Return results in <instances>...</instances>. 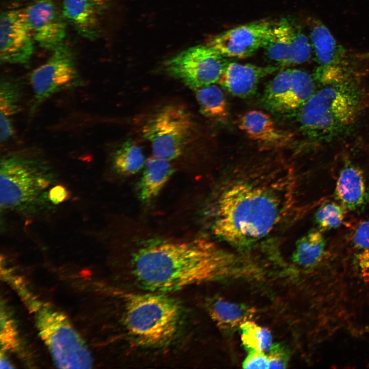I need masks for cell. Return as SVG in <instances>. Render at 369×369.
<instances>
[{
  "label": "cell",
  "mask_w": 369,
  "mask_h": 369,
  "mask_svg": "<svg viewBox=\"0 0 369 369\" xmlns=\"http://www.w3.org/2000/svg\"><path fill=\"white\" fill-rule=\"evenodd\" d=\"M326 241L320 230H313L297 242L293 254V261L298 266L311 268L322 260Z\"/></svg>",
  "instance_id": "24"
},
{
  "label": "cell",
  "mask_w": 369,
  "mask_h": 369,
  "mask_svg": "<svg viewBox=\"0 0 369 369\" xmlns=\"http://www.w3.org/2000/svg\"><path fill=\"white\" fill-rule=\"evenodd\" d=\"M202 238L147 242L134 254L132 273L144 289L156 293L228 277L249 275L251 266Z\"/></svg>",
  "instance_id": "2"
},
{
  "label": "cell",
  "mask_w": 369,
  "mask_h": 369,
  "mask_svg": "<svg viewBox=\"0 0 369 369\" xmlns=\"http://www.w3.org/2000/svg\"><path fill=\"white\" fill-rule=\"evenodd\" d=\"M361 95L358 86L350 78L322 85L298 110L301 130L318 140L333 139L355 121Z\"/></svg>",
  "instance_id": "3"
},
{
  "label": "cell",
  "mask_w": 369,
  "mask_h": 369,
  "mask_svg": "<svg viewBox=\"0 0 369 369\" xmlns=\"http://www.w3.org/2000/svg\"><path fill=\"white\" fill-rule=\"evenodd\" d=\"M170 161L152 156L144 167L139 184V197L144 202H149L160 192L173 173Z\"/></svg>",
  "instance_id": "22"
},
{
  "label": "cell",
  "mask_w": 369,
  "mask_h": 369,
  "mask_svg": "<svg viewBox=\"0 0 369 369\" xmlns=\"http://www.w3.org/2000/svg\"><path fill=\"white\" fill-rule=\"evenodd\" d=\"M305 22L317 63L315 79L323 85L350 78L363 54L342 45L319 19L308 17Z\"/></svg>",
  "instance_id": "7"
},
{
  "label": "cell",
  "mask_w": 369,
  "mask_h": 369,
  "mask_svg": "<svg viewBox=\"0 0 369 369\" xmlns=\"http://www.w3.org/2000/svg\"><path fill=\"white\" fill-rule=\"evenodd\" d=\"M0 341L1 352L14 351L19 345L17 332L13 320L1 307Z\"/></svg>",
  "instance_id": "29"
},
{
  "label": "cell",
  "mask_w": 369,
  "mask_h": 369,
  "mask_svg": "<svg viewBox=\"0 0 369 369\" xmlns=\"http://www.w3.org/2000/svg\"><path fill=\"white\" fill-rule=\"evenodd\" d=\"M202 114L209 119L225 122L229 116L228 104L222 90L214 84L194 90Z\"/></svg>",
  "instance_id": "23"
},
{
  "label": "cell",
  "mask_w": 369,
  "mask_h": 369,
  "mask_svg": "<svg viewBox=\"0 0 369 369\" xmlns=\"http://www.w3.org/2000/svg\"><path fill=\"white\" fill-rule=\"evenodd\" d=\"M19 82L12 78H2L0 83V138L6 142L13 136V119L20 111L22 92Z\"/></svg>",
  "instance_id": "21"
},
{
  "label": "cell",
  "mask_w": 369,
  "mask_h": 369,
  "mask_svg": "<svg viewBox=\"0 0 369 369\" xmlns=\"http://www.w3.org/2000/svg\"><path fill=\"white\" fill-rule=\"evenodd\" d=\"M228 63L225 57L207 45L189 48L172 56L166 61L164 69L194 90L218 82Z\"/></svg>",
  "instance_id": "9"
},
{
  "label": "cell",
  "mask_w": 369,
  "mask_h": 369,
  "mask_svg": "<svg viewBox=\"0 0 369 369\" xmlns=\"http://www.w3.org/2000/svg\"><path fill=\"white\" fill-rule=\"evenodd\" d=\"M239 329L242 344L248 351L257 350L265 352L272 347V335L267 328L248 320L242 323Z\"/></svg>",
  "instance_id": "26"
},
{
  "label": "cell",
  "mask_w": 369,
  "mask_h": 369,
  "mask_svg": "<svg viewBox=\"0 0 369 369\" xmlns=\"http://www.w3.org/2000/svg\"><path fill=\"white\" fill-rule=\"evenodd\" d=\"M206 307L213 321L224 331L239 328L242 323L250 320L256 313L253 307L232 302L219 297L208 299Z\"/></svg>",
  "instance_id": "20"
},
{
  "label": "cell",
  "mask_w": 369,
  "mask_h": 369,
  "mask_svg": "<svg viewBox=\"0 0 369 369\" xmlns=\"http://www.w3.org/2000/svg\"><path fill=\"white\" fill-rule=\"evenodd\" d=\"M107 0H63L62 14L83 37L94 39Z\"/></svg>",
  "instance_id": "17"
},
{
  "label": "cell",
  "mask_w": 369,
  "mask_h": 369,
  "mask_svg": "<svg viewBox=\"0 0 369 369\" xmlns=\"http://www.w3.org/2000/svg\"><path fill=\"white\" fill-rule=\"evenodd\" d=\"M277 66L228 63L218 83L233 96L245 98L255 93L261 80L278 69Z\"/></svg>",
  "instance_id": "16"
},
{
  "label": "cell",
  "mask_w": 369,
  "mask_h": 369,
  "mask_svg": "<svg viewBox=\"0 0 369 369\" xmlns=\"http://www.w3.org/2000/svg\"><path fill=\"white\" fill-rule=\"evenodd\" d=\"M238 126L251 139L271 146H283L292 136L291 133L277 127L269 114L260 110L244 113L238 119Z\"/></svg>",
  "instance_id": "19"
},
{
  "label": "cell",
  "mask_w": 369,
  "mask_h": 369,
  "mask_svg": "<svg viewBox=\"0 0 369 369\" xmlns=\"http://www.w3.org/2000/svg\"><path fill=\"white\" fill-rule=\"evenodd\" d=\"M0 365L1 368H12L11 364L9 361L8 359L5 356L4 353L1 352V360Z\"/></svg>",
  "instance_id": "33"
},
{
  "label": "cell",
  "mask_w": 369,
  "mask_h": 369,
  "mask_svg": "<svg viewBox=\"0 0 369 369\" xmlns=\"http://www.w3.org/2000/svg\"><path fill=\"white\" fill-rule=\"evenodd\" d=\"M67 192L62 186H56L49 191V197L50 201L55 204L61 202L67 197Z\"/></svg>",
  "instance_id": "32"
},
{
  "label": "cell",
  "mask_w": 369,
  "mask_h": 369,
  "mask_svg": "<svg viewBox=\"0 0 369 369\" xmlns=\"http://www.w3.org/2000/svg\"><path fill=\"white\" fill-rule=\"evenodd\" d=\"M122 321L127 332L143 346L167 344L179 328L181 311L177 302L160 293L122 294Z\"/></svg>",
  "instance_id": "4"
},
{
  "label": "cell",
  "mask_w": 369,
  "mask_h": 369,
  "mask_svg": "<svg viewBox=\"0 0 369 369\" xmlns=\"http://www.w3.org/2000/svg\"><path fill=\"white\" fill-rule=\"evenodd\" d=\"M337 200L345 209L357 211L369 201L364 176L360 168L346 163L339 173L335 190Z\"/></svg>",
  "instance_id": "18"
},
{
  "label": "cell",
  "mask_w": 369,
  "mask_h": 369,
  "mask_svg": "<svg viewBox=\"0 0 369 369\" xmlns=\"http://www.w3.org/2000/svg\"><path fill=\"white\" fill-rule=\"evenodd\" d=\"M0 58L3 64L27 65L34 51V39L24 10L1 13Z\"/></svg>",
  "instance_id": "13"
},
{
  "label": "cell",
  "mask_w": 369,
  "mask_h": 369,
  "mask_svg": "<svg viewBox=\"0 0 369 369\" xmlns=\"http://www.w3.org/2000/svg\"><path fill=\"white\" fill-rule=\"evenodd\" d=\"M352 243L359 265L362 269L369 270V218L355 228Z\"/></svg>",
  "instance_id": "28"
},
{
  "label": "cell",
  "mask_w": 369,
  "mask_h": 369,
  "mask_svg": "<svg viewBox=\"0 0 369 369\" xmlns=\"http://www.w3.org/2000/svg\"><path fill=\"white\" fill-rule=\"evenodd\" d=\"M295 179L283 166H262L228 177L217 196L214 234L236 244H245L269 234L293 204Z\"/></svg>",
  "instance_id": "1"
},
{
  "label": "cell",
  "mask_w": 369,
  "mask_h": 369,
  "mask_svg": "<svg viewBox=\"0 0 369 369\" xmlns=\"http://www.w3.org/2000/svg\"><path fill=\"white\" fill-rule=\"evenodd\" d=\"M146 161L141 148L132 141H127L116 151L113 158V165L120 174L130 176L142 169Z\"/></svg>",
  "instance_id": "25"
},
{
  "label": "cell",
  "mask_w": 369,
  "mask_h": 369,
  "mask_svg": "<svg viewBox=\"0 0 369 369\" xmlns=\"http://www.w3.org/2000/svg\"><path fill=\"white\" fill-rule=\"evenodd\" d=\"M262 48L270 60L282 66L304 63L313 53L309 35L301 25L286 18L274 23Z\"/></svg>",
  "instance_id": "11"
},
{
  "label": "cell",
  "mask_w": 369,
  "mask_h": 369,
  "mask_svg": "<svg viewBox=\"0 0 369 369\" xmlns=\"http://www.w3.org/2000/svg\"><path fill=\"white\" fill-rule=\"evenodd\" d=\"M193 118L183 107L164 106L142 127L144 137L151 144L153 156L171 161L180 157L193 139Z\"/></svg>",
  "instance_id": "6"
},
{
  "label": "cell",
  "mask_w": 369,
  "mask_h": 369,
  "mask_svg": "<svg viewBox=\"0 0 369 369\" xmlns=\"http://www.w3.org/2000/svg\"><path fill=\"white\" fill-rule=\"evenodd\" d=\"M33 93V113L44 101L61 90L78 86L81 82L73 53L63 45L53 50L49 58L31 74Z\"/></svg>",
  "instance_id": "10"
},
{
  "label": "cell",
  "mask_w": 369,
  "mask_h": 369,
  "mask_svg": "<svg viewBox=\"0 0 369 369\" xmlns=\"http://www.w3.org/2000/svg\"><path fill=\"white\" fill-rule=\"evenodd\" d=\"M314 78L300 69L280 71L268 84L263 96L264 104L278 113L298 110L316 91Z\"/></svg>",
  "instance_id": "12"
},
{
  "label": "cell",
  "mask_w": 369,
  "mask_h": 369,
  "mask_svg": "<svg viewBox=\"0 0 369 369\" xmlns=\"http://www.w3.org/2000/svg\"><path fill=\"white\" fill-rule=\"evenodd\" d=\"M268 352L269 368H286L289 360L286 348L279 344H273Z\"/></svg>",
  "instance_id": "30"
},
{
  "label": "cell",
  "mask_w": 369,
  "mask_h": 369,
  "mask_svg": "<svg viewBox=\"0 0 369 369\" xmlns=\"http://www.w3.org/2000/svg\"><path fill=\"white\" fill-rule=\"evenodd\" d=\"M242 366L244 368H269L268 356L262 351H249V354L243 362Z\"/></svg>",
  "instance_id": "31"
},
{
  "label": "cell",
  "mask_w": 369,
  "mask_h": 369,
  "mask_svg": "<svg viewBox=\"0 0 369 369\" xmlns=\"http://www.w3.org/2000/svg\"><path fill=\"white\" fill-rule=\"evenodd\" d=\"M24 10L33 38L41 47L53 51L63 45L65 19L53 0H32Z\"/></svg>",
  "instance_id": "15"
},
{
  "label": "cell",
  "mask_w": 369,
  "mask_h": 369,
  "mask_svg": "<svg viewBox=\"0 0 369 369\" xmlns=\"http://www.w3.org/2000/svg\"><path fill=\"white\" fill-rule=\"evenodd\" d=\"M41 164L18 154L1 159V207L12 208L27 203L47 187L49 180Z\"/></svg>",
  "instance_id": "8"
},
{
  "label": "cell",
  "mask_w": 369,
  "mask_h": 369,
  "mask_svg": "<svg viewBox=\"0 0 369 369\" xmlns=\"http://www.w3.org/2000/svg\"><path fill=\"white\" fill-rule=\"evenodd\" d=\"M345 209L340 204L330 202L322 205L315 215L316 223L320 231L336 229L343 222Z\"/></svg>",
  "instance_id": "27"
},
{
  "label": "cell",
  "mask_w": 369,
  "mask_h": 369,
  "mask_svg": "<svg viewBox=\"0 0 369 369\" xmlns=\"http://www.w3.org/2000/svg\"><path fill=\"white\" fill-rule=\"evenodd\" d=\"M274 23L262 19L240 25L214 36L207 45L225 57L247 58L263 48Z\"/></svg>",
  "instance_id": "14"
},
{
  "label": "cell",
  "mask_w": 369,
  "mask_h": 369,
  "mask_svg": "<svg viewBox=\"0 0 369 369\" xmlns=\"http://www.w3.org/2000/svg\"><path fill=\"white\" fill-rule=\"evenodd\" d=\"M37 328L56 366L89 368L91 356L84 340L67 317L51 305L29 298Z\"/></svg>",
  "instance_id": "5"
}]
</instances>
